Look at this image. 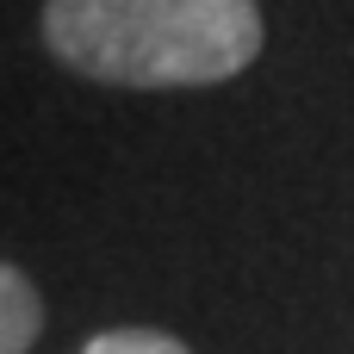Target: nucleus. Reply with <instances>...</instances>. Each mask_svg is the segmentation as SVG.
I'll return each instance as SVG.
<instances>
[{
	"label": "nucleus",
	"mask_w": 354,
	"mask_h": 354,
	"mask_svg": "<svg viewBox=\"0 0 354 354\" xmlns=\"http://www.w3.org/2000/svg\"><path fill=\"white\" fill-rule=\"evenodd\" d=\"M37 31L62 68L106 87H212L268 44L255 0H44Z\"/></svg>",
	"instance_id": "obj_1"
},
{
	"label": "nucleus",
	"mask_w": 354,
	"mask_h": 354,
	"mask_svg": "<svg viewBox=\"0 0 354 354\" xmlns=\"http://www.w3.org/2000/svg\"><path fill=\"white\" fill-rule=\"evenodd\" d=\"M37 330H44V299L25 280V268L6 261L0 268V354H25L37 342Z\"/></svg>",
	"instance_id": "obj_2"
},
{
	"label": "nucleus",
	"mask_w": 354,
	"mask_h": 354,
	"mask_svg": "<svg viewBox=\"0 0 354 354\" xmlns=\"http://www.w3.org/2000/svg\"><path fill=\"white\" fill-rule=\"evenodd\" d=\"M81 354H193V348L162 336V330H100Z\"/></svg>",
	"instance_id": "obj_3"
}]
</instances>
